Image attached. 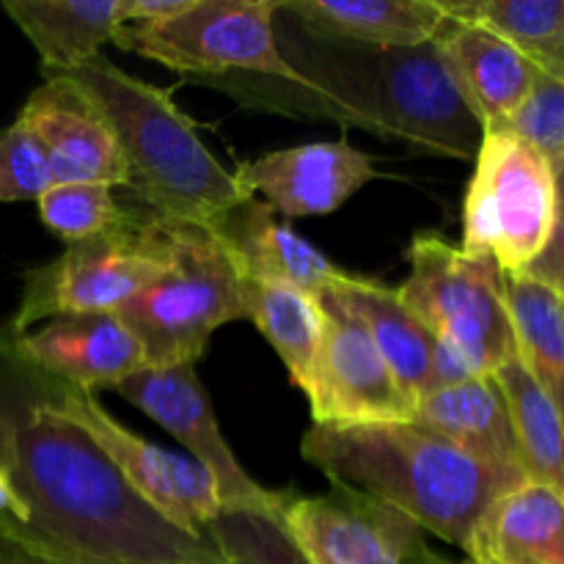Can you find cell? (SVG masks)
I'll use <instances>...</instances> for the list:
<instances>
[{"label": "cell", "mask_w": 564, "mask_h": 564, "mask_svg": "<svg viewBox=\"0 0 564 564\" xmlns=\"http://www.w3.org/2000/svg\"><path fill=\"white\" fill-rule=\"evenodd\" d=\"M0 471L22 510L0 540L61 564H226L130 488L97 441L72 422L55 378L0 328Z\"/></svg>", "instance_id": "cell-1"}, {"label": "cell", "mask_w": 564, "mask_h": 564, "mask_svg": "<svg viewBox=\"0 0 564 564\" xmlns=\"http://www.w3.org/2000/svg\"><path fill=\"white\" fill-rule=\"evenodd\" d=\"M301 455L330 482L397 507L424 532L463 551L488 507L527 482L474 460L419 422L312 424Z\"/></svg>", "instance_id": "cell-2"}, {"label": "cell", "mask_w": 564, "mask_h": 564, "mask_svg": "<svg viewBox=\"0 0 564 564\" xmlns=\"http://www.w3.org/2000/svg\"><path fill=\"white\" fill-rule=\"evenodd\" d=\"M53 77V75H50ZM66 80L105 116L130 171L132 204L185 224L213 226L248 196L204 147L196 124L165 88L127 75L97 55Z\"/></svg>", "instance_id": "cell-3"}, {"label": "cell", "mask_w": 564, "mask_h": 564, "mask_svg": "<svg viewBox=\"0 0 564 564\" xmlns=\"http://www.w3.org/2000/svg\"><path fill=\"white\" fill-rule=\"evenodd\" d=\"M171 264L119 312L141 341L147 367L196 364L215 330L246 319L242 273L218 237L171 220Z\"/></svg>", "instance_id": "cell-4"}, {"label": "cell", "mask_w": 564, "mask_h": 564, "mask_svg": "<svg viewBox=\"0 0 564 564\" xmlns=\"http://www.w3.org/2000/svg\"><path fill=\"white\" fill-rule=\"evenodd\" d=\"M171 264L169 218L130 204L124 220L91 240L66 246L58 259L25 270L22 301L9 328L28 334L42 319L119 314Z\"/></svg>", "instance_id": "cell-5"}, {"label": "cell", "mask_w": 564, "mask_h": 564, "mask_svg": "<svg viewBox=\"0 0 564 564\" xmlns=\"http://www.w3.org/2000/svg\"><path fill=\"white\" fill-rule=\"evenodd\" d=\"M556 229L554 171L543 154L505 130H485L463 207L460 251L523 273Z\"/></svg>", "instance_id": "cell-6"}, {"label": "cell", "mask_w": 564, "mask_h": 564, "mask_svg": "<svg viewBox=\"0 0 564 564\" xmlns=\"http://www.w3.org/2000/svg\"><path fill=\"white\" fill-rule=\"evenodd\" d=\"M408 262L411 275L397 292L430 334L460 347L482 375L518 356L494 259L463 253L446 237L422 231L408 248Z\"/></svg>", "instance_id": "cell-7"}, {"label": "cell", "mask_w": 564, "mask_h": 564, "mask_svg": "<svg viewBox=\"0 0 564 564\" xmlns=\"http://www.w3.org/2000/svg\"><path fill=\"white\" fill-rule=\"evenodd\" d=\"M281 0H196L182 17L160 25H121L113 42L127 53L187 75L262 72L295 80L275 39Z\"/></svg>", "instance_id": "cell-8"}, {"label": "cell", "mask_w": 564, "mask_h": 564, "mask_svg": "<svg viewBox=\"0 0 564 564\" xmlns=\"http://www.w3.org/2000/svg\"><path fill=\"white\" fill-rule=\"evenodd\" d=\"M55 397L61 411L97 441L130 488L158 516L182 532L204 534V527L218 516L220 499L213 477L191 455L160 449L132 430L121 427L91 391L55 378Z\"/></svg>", "instance_id": "cell-9"}, {"label": "cell", "mask_w": 564, "mask_h": 564, "mask_svg": "<svg viewBox=\"0 0 564 564\" xmlns=\"http://www.w3.org/2000/svg\"><path fill=\"white\" fill-rule=\"evenodd\" d=\"M284 518L314 564H449L430 551L413 518L350 485L292 496Z\"/></svg>", "instance_id": "cell-10"}, {"label": "cell", "mask_w": 564, "mask_h": 564, "mask_svg": "<svg viewBox=\"0 0 564 564\" xmlns=\"http://www.w3.org/2000/svg\"><path fill=\"white\" fill-rule=\"evenodd\" d=\"M116 391L191 452L193 460L213 477L220 507L275 510L290 505V490L262 488L229 449L207 391L196 375V364L147 367L116 386Z\"/></svg>", "instance_id": "cell-11"}, {"label": "cell", "mask_w": 564, "mask_h": 564, "mask_svg": "<svg viewBox=\"0 0 564 564\" xmlns=\"http://www.w3.org/2000/svg\"><path fill=\"white\" fill-rule=\"evenodd\" d=\"M325 336L306 397L314 424L413 422V400L400 389L367 328L325 292Z\"/></svg>", "instance_id": "cell-12"}, {"label": "cell", "mask_w": 564, "mask_h": 564, "mask_svg": "<svg viewBox=\"0 0 564 564\" xmlns=\"http://www.w3.org/2000/svg\"><path fill=\"white\" fill-rule=\"evenodd\" d=\"M375 176L372 160L350 141L281 149L235 171L237 185L248 196H264L281 218L334 213Z\"/></svg>", "instance_id": "cell-13"}, {"label": "cell", "mask_w": 564, "mask_h": 564, "mask_svg": "<svg viewBox=\"0 0 564 564\" xmlns=\"http://www.w3.org/2000/svg\"><path fill=\"white\" fill-rule=\"evenodd\" d=\"M17 119L36 135L47 154L53 182L130 185L127 160L105 116L66 77H44Z\"/></svg>", "instance_id": "cell-14"}, {"label": "cell", "mask_w": 564, "mask_h": 564, "mask_svg": "<svg viewBox=\"0 0 564 564\" xmlns=\"http://www.w3.org/2000/svg\"><path fill=\"white\" fill-rule=\"evenodd\" d=\"M17 336L36 367L91 394L97 389H116L147 369L141 341L119 314H69Z\"/></svg>", "instance_id": "cell-15"}, {"label": "cell", "mask_w": 564, "mask_h": 564, "mask_svg": "<svg viewBox=\"0 0 564 564\" xmlns=\"http://www.w3.org/2000/svg\"><path fill=\"white\" fill-rule=\"evenodd\" d=\"M209 231L235 259L242 279L290 284L308 295L323 297L345 275V270L336 268L306 237L284 224L268 202L257 196L220 215Z\"/></svg>", "instance_id": "cell-16"}, {"label": "cell", "mask_w": 564, "mask_h": 564, "mask_svg": "<svg viewBox=\"0 0 564 564\" xmlns=\"http://www.w3.org/2000/svg\"><path fill=\"white\" fill-rule=\"evenodd\" d=\"M433 42L482 130L499 127L538 80V66L477 22L449 17Z\"/></svg>", "instance_id": "cell-17"}, {"label": "cell", "mask_w": 564, "mask_h": 564, "mask_svg": "<svg viewBox=\"0 0 564 564\" xmlns=\"http://www.w3.org/2000/svg\"><path fill=\"white\" fill-rule=\"evenodd\" d=\"M413 422L444 435L474 460L496 471L529 479L512 430L510 408L494 375H479L449 389L427 391L416 400Z\"/></svg>", "instance_id": "cell-18"}, {"label": "cell", "mask_w": 564, "mask_h": 564, "mask_svg": "<svg viewBox=\"0 0 564 564\" xmlns=\"http://www.w3.org/2000/svg\"><path fill=\"white\" fill-rule=\"evenodd\" d=\"M466 564H564V499L527 479L488 507L466 545Z\"/></svg>", "instance_id": "cell-19"}, {"label": "cell", "mask_w": 564, "mask_h": 564, "mask_svg": "<svg viewBox=\"0 0 564 564\" xmlns=\"http://www.w3.org/2000/svg\"><path fill=\"white\" fill-rule=\"evenodd\" d=\"M281 11L323 36L372 44L383 53L416 50L446 25L441 0H292Z\"/></svg>", "instance_id": "cell-20"}, {"label": "cell", "mask_w": 564, "mask_h": 564, "mask_svg": "<svg viewBox=\"0 0 564 564\" xmlns=\"http://www.w3.org/2000/svg\"><path fill=\"white\" fill-rule=\"evenodd\" d=\"M328 295L347 308L367 328L383 361L400 389L416 405L419 397L430 389V352L433 334L416 319V314L402 303L400 292L380 281L358 279L345 273Z\"/></svg>", "instance_id": "cell-21"}, {"label": "cell", "mask_w": 564, "mask_h": 564, "mask_svg": "<svg viewBox=\"0 0 564 564\" xmlns=\"http://www.w3.org/2000/svg\"><path fill=\"white\" fill-rule=\"evenodd\" d=\"M124 0H6L3 11L31 39L42 75H66L99 55L121 28Z\"/></svg>", "instance_id": "cell-22"}, {"label": "cell", "mask_w": 564, "mask_h": 564, "mask_svg": "<svg viewBox=\"0 0 564 564\" xmlns=\"http://www.w3.org/2000/svg\"><path fill=\"white\" fill-rule=\"evenodd\" d=\"M242 297L246 319H251L259 334L273 345L292 383L308 391L325 336V312L319 297L290 284L253 279H242Z\"/></svg>", "instance_id": "cell-23"}, {"label": "cell", "mask_w": 564, "mask_h": 564, "mask_svg": "<svg viewBox=\"0 0 564 564\" xmlns=\"http://www.w3.org/2000/svg\"><path fill=\"white\" fill-rule=\"evenodd\" d=\"M518 358L564 422V295L521 273H501Z\"/></svg>", "instance_id": "cell-24"}, {"label": "cell", "mask_w": 564, "mask_h": 564, "mask_svg": "<svg viewBox=\"0 0 564 564\" xmlns=\"http://www.w3.org/2000/svg\"><path fill=\"white\" fill-rule=\"evenodd\" d=\"M494 378L510 408L523 471L532 482L556 490L564 499V422L560 411L518 356L501 364Z\"/></svg>", "instance_id": "cell-25"}, {"label": "cell", "mask_w": 564, "mask_h": 564, "mask_svg": "<svg viewBox=\"0 0 564 564\" xmlns=\"http://www.w3.org/2000/svg\"><path fill=\"white\" fill-rule=\"evenodd\" d=\"M452 20L477 22L529 64L564 80V0H441Z\"/></svg>", "instance_id": "cell-26"}, {"label": "cell", "mask_w": 564, "mask_h": 564, "mask_svg": "<svg viewBox=\"0 0 564 564\" xmlns=\"http://www.w3.org/2000/svg\"><path fill=\"white\" fill-rule=\"evenodd\" d=\"M292 501V499H290ZM286 507H220L204 527L226 564H314L284 518Z\"/></svg>", "instance_id": "cell-27"}, {"label": "cell", "mask_w": 564, "mask_h": 564, "mask_svg": "<svg viewBox=\"0 0 564 564\" xmlns=\"http://www.w3.org/2000/svg\"><path fill=\"white\" fill-rule=\"evenodd\" d=\"M36 204L42 224L69 246L113 229L127 215L105 182H53Z\"/></svg>", "instance_id": "cell-28"}, {"label": "cell", "mask_w": 564, "mask_h": 564, "mask_svg": "<svg viewBox=\"0 0 564 564\" xmlns=\"http://www.w3.org/2000/svg\"><path fill=\"white\" fill-rule=\"evenodd\" d=\"M494 130H505L543 154L551 165L564 158V80L538 72L532 91Z\"/></svg>", "instance_id": "cell-29"}, {"label": "cell", "mask_w": 564, "mask_h": 564, "mask_svg": "<svg viewBox=\"0 0 564 564\" xmlns=\"http://www.w3.org/2000/svg\"><path fill=\"white\" fill-rule=\"evenodd\" d=\"M53 185L47 154L20 119L0 130V204L39 202Z\"/></svg>", "instance_id": "cell-30"}, {"label": "cell", "mask_w": 564, "mask_h": 564, "mask_svg": "<svg viewBox=\"0 0 564 564\" xmlns=\"http://www.w3.org/2000/svg\"><path fill=\"white\" fill-rule=\"evenodd\" d=\"M479 369L474 367L471 358L452 345L444 336H433V352H430V389H449V386L466 383V380L479 378ZM424 391V394H427Z\"/></svg>", "instance_id": "cell-31"}, {"label": "cell", "mask_w": 564, "mask_h": 564, "mask_svg": "<svg viewBox=\"0 0 564 564\" xmlns=\"http://www.w3.org/2000/svg\"><path fill=\"white\" fill-rule=\"evenodd\" d=\"M521 275H529V279L540 281L549 290L564 295V224H556L549 246L543 248V253Z\"/></svg>", "instance_id": "cell-32"}, {"label": "cell", "mask_w": 564, "mask_h": 564, "mask_svg": "<svg viewBox=\"0 0 564 564\" xmlns=\"http://www.w3.org/2000/svg\"><path fill=\"white\" fill-rule=\"evenodd\" d=\"M196 0H124L121 25H160L185 14Z\"/></svg>", "instance_id": "cell-33"}, {"label": "cell", "mask_w": 564, "mask_h": 564, "mask_svg": "<svg viewBox=\"0 0 564 564\" xmlns=\"http://www.w3.org/2000/svg\"><path fill=\"white\" fill-rule=\"evenodd\" d=\"M20 521H22V510L20 505H17L14 496H11L9 485H6L3 471H0V529L17 527Z\"/></svg>", "instance_id": "cell-34"}, {"label": "cell", "mask_w": 564, "mask_h": 564, "mask_svg": "<svg viewBox=\"0 0 564 564\" xmlns=\"http://www.w3.org/2000/svg\"><path fill=\"white\" fill-rule=\"evenodd\" d=\"M0 564H61V562H50V560H42V556L25 554V551L14 549V545L0 540Z\"/></svg>", "instance_id": "cell-35"}, {"label": "cell", "mask_w": 564, "mask_h": 564, "mask_svg": "<svg viewBox=\"0 0 564 564\" xmlns=\"http://www.w3.org/2000/svg\"><path fill=\"white\" fill-rule=\"evenodd\" d=\"M554 171V187H556V224H564V158L560 163L551 165Z\"/></svg>", "instance_id": "cell-36"}]
</instances>
